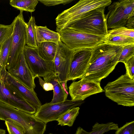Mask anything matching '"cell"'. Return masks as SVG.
Instances as JSON below:
<instances>
[{"mask_svg":"<svg viewBox=\"0 0 134 134\" xmlns=\"http://www.w3.org/2000/svg\"><path fill=\"white\" fill-rule=\"evenodd\" d=\"M82 101L66 100L54 104L46 103L37 109L34 115L37 119L46 124L57 120L59 116L66 111L80 106Z\"/></svg>","mask_w":134,"mask_h":134,"instance_id":"cell-11","label":"cell"},{"mask_svg":"<svg viewBox=\"0 0 134 134\" xmlns=\"http://www.w3.org/2000/svg\"><path fill=\"white\" fill-rule=\"evenodd\" d=\"M104 89L106 96L118 105L134 106V79L126 74L108 83Z\"/></svg>","mask_w":134,"mask_h":134,"instance_id":"cell-3","label":"cell"},{"mask_svg":"<svg viewBox=\"0 0 134 134\" xmlns=\"http://www.w3.org/2000/svg\"><path fill=\"white\" fill-rule=\"evenodd\" d=\"M104 43L114 45L122 46L134 44V38L121 36H106Z\"/></svg>","mask_w":134,"mask_h":134,"instance_id":"cell-24","label":"cell"},{"mask_svg":"<svg viewBox=\"0 0 134 134\" xmlns=\"http://www.w3.org/2000/svg\"><path fill=\"white\" fill-rule=\"evenodd\" d=\"M36 30L37 40L38 43L52 42L57 44L61 40L58 32L50 30L46 26H36Z\"/></svg>","mask_w":134,"mask_h":134,"instance_id":"cell-18","label":"cell"},{"mask_svg":"<svg viewBox=\"0 0 134 134\" xmlns=\"http://www.w3.org/2000/svg\"><path fill=\"white\" fill-rule=\"evenodd\" d=\"M13 26V22L9 25L0 24V47L6 40L12 35Z\"/></svg>","mask_w":134,"mask_h":134,"instance_id":"cell-29","label":"cell"},{"mask_svg":"<svg viewBox=\"0 0 134 134\" xmlns=\"http://www.w3.org/2000/svg\"><path fill=\"white\" fill-rule=\"evenodd\" d=\"M37 77L38 79L40 84L44 90L48 91L53 90V86L52 83L44 81L40 77L38 76Z\"/></svg>","mask_w":134,"mask_h":134,"instance_id":"cell-33","label":"cell"},{"mask_svg":"<svg viewBox=\"0 0 134 134\" xmlns=\"http://www.w3.org/2000/svg\"><path fill=\"white\" fill-rule=\"evenodd\" d=\"M5 121L9 134H25L24 127L18 122L9 119H7Z\"/></svg>","mask_w":134,"mask_h":134,"instance_id":"cell-26","label":"cell"},{"mask_svg":"<svg viewBox=\"0 0 134 134\" xmlns=\"http://www.w3.org/2000/svg\"><path fill=\"white\" fill-rule=\"evenodd\" d=\"M26 44L29 46L36 48L39 43L36 38L35 19L34 16H31L29 22L26 23Z\"/></svg>","mask_w":134,"mask_h":134,"instance_id":"cell-21","label":"cell"},{"mask_svg":"<svg viewBox=\"0 0 134 134\" xmlns=\"http://www.w3.org/2000/svg\"><path fill=\"white\" fill-rule=\"evenodd\" d=\"M38 2V0H10L9 4L20 11L32 13L35 10Z\"/></svg>","mask_w":134,"mask_h":134,"instance_id":"cell-23","label":"cell"},{"mask_svg":"<svg viewBox=\"0 0 134 134\" xmlns=\"http://www.w3.org/2000/svg\"><path fill=\"white\" fill-rule=\"evenodd\" d=\"M119 127L117 124L113 122L100 124L96 122L92 127V130L88 132L80 127L77 128L75 134H103L110 130H117Z\"/></svg>","mask_w":134,"mask_h":134,"instance_id":"cell-20","label":"cell"},{"mask_svg":"<svg viewBox=\"0 0 134 134\" xmlns=\"http://www.w3.org/2000/svg\"><path fill=\"white\" fill-rule=\"evenodd\" d=\"M125 65L126 74L131 79H134V56L129 59Z\"/></svg>","mask_w":134,"mask_h":134,"instance_id":"cell-31","label":"cell"},{"mask_svg":"<svg viewBox=\"0 0 134 134\" xmlns=\"http://www.w3.org/2000/svg\"><path fill=\"white\" fill-rule=\"evenodd\" d=\"M69 89L71 100L75 101H82L91 95L104 91L100 82L83 78L72 82Z\"/></svg>","mask_w":134,"mask_h":134,"instance_id":"cell-13","label":"cell"},{"mask_svg":"<svg viewBox=\"0 0 134 134\" xmlns=\"http://www.w3.org/2000/svg\"><path fill=\"white\" fill-rule=\"evenodd\" d=\"M110 0H81L74 5L59 14L55 19L57 32L68 27L92 11L106 7Z\"/></svg>","mask_w":134,"mask_h":134,"instance_id":"cell-2","label":"cell"},{"mask_svg":"<svg viewBox=\"0 0 134 134\" xmlns=\"http://www.w3.org/2000/svg\"><path fill=\"white\" fill-rule=\"evenodd\" d=\"M115 134H134V121L127 122L122 127L119 128Z\"/></svg>","mask_w":134,"mask_h":134,"instance_id":"cell-30","label":"cell"},{"mask_svg":"<svg viewBox=\"0 0 134 134\" xmlns=\"http://www.w3.org/2000/svg\"><path fill=\"white\" fill-rule=\"evenodd\" d=\"M44 81L52 83L53 86V94L51 101L53 104L61 102L66 100L68 92H67L55 74L44 78Z\"/></svg>","mask_w":134,"mask_h":134,"instance_id":"cell-17","label":"cell"},{"mask_svg":"<svg viewBox=\"0 0 134 134\" xmlns=\"http://www.w3.org/2000/svg\"><path fill=\"white\" fill-rule=\"evenodd\" d=\"M105 15L108 29L125 27L128 19L134 16V0L114 2L108 6Z\"/></svg>","mask_w":134,"mask_h":134,"instance_id":"cell-7","label":"cell"},{"mask_svg":"<svg viewBox=\"0 0 134 134\" xmlns=\"http://www.w3.org/2000/svg\"><path fill=\"white\" fill-rule=\"evenodd\" d=\"M23 12L20 11V13L13 21V29L10 52L6 65L7 70L17 60L26 44L27 24L24 18Z\"/></svg>","mask_w":134,"mask_h":134,"instance_id":"cell-8","label":"cell"},{"mask_svg":"<svg viewBox=\"0 0 134 134\" xmlns=\"http://www.w3.org/2000/svg\"><path fill=\"white\" fill-rule=\"evenodd\" d=\"M75 53V51L70 49L61 40L57 44L56 53L53 60L55 75L66 91L68 90L67 82Z\"/></svg>","mask_w":134,"mask_h":134,"instance_id":"cell-9","label":"cell"},{"mask_svg":"<svg viewBox=\"0 0 134 134\" xmlns=\"http://www.w3.org/2000/svg\"><path fill=\"white\" fill-rule=\"evenodd\" d=\"M0 52H1V48L0 47Z\"/></svg>","mask_w":134,"mask_h":134,"instance_id":"cell-36","label":"cell"},{"mask_svg":"<svg viewBox=\"0 0 134 134\" xmlns=\"http://www.w3.org/2000/svg\"><path fill=\"white\" fill-rule=\"evenodd\" d=\"M61 41L74 51L85 49H92L104 43L105 36L89 34L67 27L57 32Z\"/></svg>","mask_w":134,"mask_h":134,"instance_id":"cell-6","label":"cell"},{"mask_svg":"<svg viewBox=\"0 0 134 134\" xmlns=\"http://www.w3.org/2000/svg\"><path fill=\"white\" fill-rule=\"evenodd\" d=\"M134 56V44L127 45L123 47L118 62L125 64L127 61Z\"/></svg>","mask_w":134,"mask_h":134,"instance_id":"cell-27","label":"cell"},{"mask_svg":"<svg viewBox=\"0 0 134 134\" xmlns=\"http://www.w3.org/2000/svg\"><path fill=\"white\" fill-rule=\"evenodd\" d=\"M12 119L20 124L24 134H43L46 124L36 118L34 114L27 113L0 102V120Z\"/></svg>","mask_w":134,"mask_h":134,"instance_id":"cell-4","label":"cell"},{"mask_svg":"<svg viewBox=\"0 0 134 134\" xmlns=\"http://www.w3.org/2000/svg\"><path fill=\"white\" fill-rule=\"evenodd\" d=\"M7 70L8 73L20 83L29 89L34 90L36 86L35 78L26 64L24 51L17 60Z\"/></svg>","mask_w":134,"mask_h":134,"instance_id":"cell-14","label":"cell"},{"mask_svg":"<svg viewBox=\"0 0 134 134\" xmlns=\"http://www.w3.org/2000/svg\"><path fill=\"white\" fill-rule=\"evenodd\" d=\"M123 47L103 43L92 49L87 69L82 78L100 82L114 70Z\"/></svg>","mask_w":134,"mask_h":134,"instance_id":"cell-1","label":"cell"},{"mask_svg":"<svg viewBox=\"0 0 134 134\" xmlns=\"http://www.w3.org/2000/svg\"><path fill=\"white\" fill-rule=\"evenodd\" d=\"M0 102L29 114H34L36 111L34 106L4 81L0 74Z\"/></svg>","mask_w":134,"mask_h":134,"instance_id":"cell-12","label":"cell"},{"mask_svg":"<svg viewBox=\"0 0 134 134\" xmlns=\"http://www.w3.org/2000/svg\"><path fill=\"white\" fill-rule=\"evenodd\" d=\"M74 0H38V1L44 5L50 6L60 4L65 5L69 3Z\"/></svg>","mask_w":134,"mask_h":134,"instance_id":"cell-32","label":"cell"},{"mask_svg":"<svg viewBox=\"0 0 134 134\" xmlns=\"http://www.w3.org/2000/svg\"><path fill=\"white\" fill-rule=\"evenodd\" d=\"M49 134H52V133H49Z\"/></svg>","mask_w":134,"mask_h":134,"instance_id":"cell-37","label":"cell"},{"mask_svg":"<svg viewBox=\"0 0 134 134\" xmlns=\"http://www.w3.org/2000/svg\"><path fill=\"white\" fill-rule=\"evenodd\" d=\"M12 41V35L1 46L0 54V71L5 67L10 52Z\"/></svg>","mask_w":134,"mask_h":134,"instance_id":"cell-25","label":"cell"},{"mask_svg":"<svg viewBox=\"0 0 134 134\" xmlns=\"http://www.w3.org/2000/svg\"><path fill=\"white\" fill-rule=\"evenodd\" d=\"M105 8L92 11L67 27L89 34L106 36L108 29L104 14Z\"/></svg>","mask_w":134,"mask_h":134,"instance_id":"cell-5","label":"cell"},{"mask_svg":"<svg viewBox=\"0 0 134 134\" xmlns=\"http://www.w3.org/2000/svg\"><path fill=\"white\" fill-rule=\"evenodd\" d=\"M108 32L107 36H121L134 38V30L129 29L125 27L111 29Z\"/></svg>","mask_w":134,"mask_h":134,"instance_id":"cell-28","label":"cell"},{"mask_svg":"<svg viewBox=\"0 0 134 134\" xmlns=\"http://www.w3.org/2000/svg\"><path fill=\"white\" fill-rule=\"evenodd\" d=\"M6 133L5 130L0 129V134H5Z\"/></svg>","mask_w":134,"mask_h":134,"instance_id":"cell-35","label":"cell"},{"mask_svg":"<svg viewBox=\"0 0 134 134\" xmlns=\"http://www.w3.org/2000/svg\"><path fill=\"white\" fill-rule=\"evenodd\" d=\"M125 27L129 29L134 30V16L131 17L128 19Z\"/></svg>","mask_w":134,"mask_h":134,"instance_id":"cell-34","label":"cell"},{"mask_svg":"<svg viewBox=\"0 0 134 134\" xmlns=\"http://www.w3.org/2000/svg\"><path fill=\"white\" fill-rule=\"evenodd\" d=\"M4 81L12 86L26 101L34 106L36 109L42 105L34 90H31L20 83L8 72L6 67L0 71Z\"/></svg>","mask_w":134,"mask_h":134,"instance_id":"cell-16","label":"cell"},{"mask_svg":"<svg viewBox=\"0 0 134 134\" xmlns=\"http://www.w3.org/2000/svg\"><path fill=\"white\" fill-rule=\"evenodd\" d=\"M57 44L52 42L39 43L36 48L39 56L43 59L53 61L55 55Z\"/></svg>","mask_w":134,"mask_h":134,"instance_id":"cell-19","label":"cell"},{"mask_svg":"<svg viewBox=\"0 0 134 134\" xmlns=\"http://www.w3.org/2000/svg\"><path fill=\"white\" fill-rule=\"evenodd\" d=\"M80 108L77 107L70 109L60 115L57 121L58 125L72 126L79 113Z\"/></svg>","mask_w":134,"mask_h":134,"instance_id":"cell-22","label":"cell"},{"mask_svg":"<svg viewBox=\"0 0 134 134\" xmlns=\"http://www.w3.org/2000/svg\"><path fill=\"white\" fill-rule=\"evenodd\" d=\"M92 49H85L75 51L70 65L68 81L82 77L88 66Z\"/></svg>","mask_w":134,"mask_h":134,"instance_id":"cell-15","label":"cell"},{"mask_svg":"<svg viewBox=\"0 0 134 134\" xmlns=\"http://www.w3.org/2000/svg\"><path fill=\"white\" fill-rule=\"evenodd\" d=\"M24 52L26 64L34 77L44 78L55 74L53 61L44 60L39 55L36 48L26 45Z\"/></svg>","mask_w":134,"mask_h":134,"instance_id":"cell-10","label":"cell"}]
</instances>
